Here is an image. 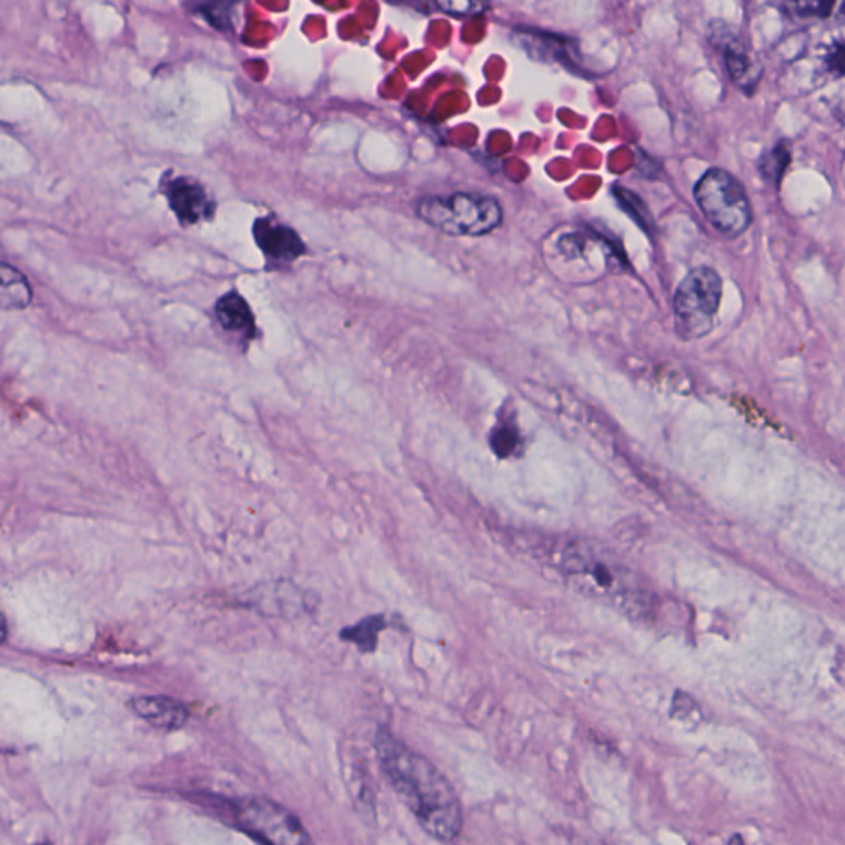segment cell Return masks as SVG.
Wrapping results in <instances>:
<instances>
[{"mask_svg": "<svg viewBox=\"0 0 845 845\" xmlns=\"http://www.w3.org/2000/svg\"><path fill=\"white\" fill-rule=\"evenodd\" d=\"M7 640V621L3 614L0 613V644L6 643Z\"/></svg>", "mask_w": 845, "mask_h": 845, "instance_id": "cell-21", "label": "cell"}, {"mask_svg": "<svg viewBox=\"0 0 845 845\" xmlns=\"http://www.w3.org/2000/svg\"><path fill=\"white\" fill-rule=\"evenodd\" d=\"M714 42L724 53L726 70H728L732 80L748 93L755 90L756 83L762 77V68L753 57L752 50L738 37L733 36L726 26L722 29L715 27V36L712 37V43Z\"/></svg>", "mask_w": 845, "mask_h": 845, "instance_id": "cell-10", "label": "cell"}, {"mask_svg": "<svg viewBox=\"0 0 845 845\" xmlns=\"http://www.w3.org/2000/svg\"><path fill=\"white\" fill-rule=\"evenodd\" d=\"M695 202L712 227L736 239L752 225V207L742 183L724 169H711L694 189Z\"/></svg>", "mask_w": 845, "mask_h": 845, "instance_id": "cell-4", "label": "cell"}, {"mask_svg": "<svg viewBox=\"0 0 845 845\" xmlns=\"http://www.w3.org/2000/svg\"><path fill=\"white\" fill-rule=\"evenodd\" d=\"M519 443H521V440H519L517 427L509 423H501L497 427H494L491 444L492 450H494V453L499 457H509L511 454H514Z\"/></svg>", "mask_w": 845, "mask_h": 845, "instance_id": "cell-17", "label": "cell"}, {"mask_svg": "<svg viewBox=\"0 0 845 845\" xmlns=\"http://www.w3.org/2000/svg\"><path fill=\"white\" fill-rule=\"evenodd\" d=\"M789 161L791 154L789 151H787L786 145H776L775 151L769 152V154L763 159V175H765V178L779 181V179H782L783 171H785L787 164H789Z\"/></svg>", "mask_w": 845, "mask_h": 845, "instance_id": "cell-19", "label": "cell"}, {"mask_svg": "<svg viewBox=\"0 0 845 845\" xmlns=\"http://www.w3.org/2000/svg\"><path fill=\"white\" fill-rule=\"evenodd\" d=\"M416 215L450 237H483L502 223V207L494 197L476 192L427 195L416 205Z\"/></svg>", "mask_w": 845, "mask_h": 845, "instance_id": "cell-3", "label": "cell"}, {"mask_svg": "<svg viewBox=\"0 0 845 845\" xmlns=\"http://www.w3.org/2000/svg\"><path fill=\"white\" fill-rule=\"evenodd\" d=\"M386 623L383 616H372L362 620L355 626L342 631L341 637L349 643L355 644L362 653H373L379 643L380 631L385 630Z\"/></svg>", "mask_w": 845, "mask_h": 845, "instance_id": "cell-15", "label": "cell"}, {"mask_svg": "<svg viewBox=\"0 0 845 845\" xmlns=\"http://www.w3.org/2000/svg\"><path fill=\"white\" fill-rule=\"evenodd\" d=\"M787 2L796 16L827 19L833 16L837 0H787Z\"/></svg>", "mask_w": 845, "mask_h": 845, "instance_id": "cell-18", "label": "cell"}, {"mask_svg": "<svg viewBox=\"0 0 845 845\" xmlns=\"http://www.w3.org/2000/svg\"><path fill=\"white\" fill-rule=\"evenodd\" d=\"M614 197H616L617 202H620V205L623 207L624 210H627L637 222H641V225H643V222H646L647 210L646 207H644V203L641 202L640 197L634 195L630 190L620 189V187L614 189Z\"/></svg>", "mask_w": 845, "mask_h": 845, "instance_id": "cell-20", "label": "cell"}, {"mask_svg": "<svg viewBox=\"0 0 845 845\" xmlns=\"http://www.w3.org/2000/svg\"><path fill=\"white\" fill-rule=\"evenodd\" d=\"M215 315L219 324L230 334L253 338L256 332L253 311L239 291H229L217 301Z\"/></svg>", "mask_w": 845, "mask_h": 845, "instance_id": "cell-13", "label": "cell"}, {"mask_svg": "<svg viewBox=\"0 0 845 845\" xmlns=\"http://www.w3.org/2000/svg\"><path fill=\"white\" fill-rule=\"evenodd\" d=\"M724 283L708 266L695 268L678 284L674 294L675 329L684 339H702L714 329L721 308Z\"/></svg>", "mask_w": 845, "mask_h": 845, "instance_id": "cell-5", "label": "cell"}, {"mask_svg": "<svg viewBox=\"0 0 845 845\" xmlns=\"http://www.w3.org/2000/svg\"><path fill=\"white\" fill-rule=\"evenodd\" d=\"M517 40L535 60L545 61V63L555 61L575 73H583V68L580 67V52L572 39L544 32V30L519 29Z\"/></svg>", "mask_w": 845, "mask_h": 845, "instance_id": "cell-9", "label": "cell"}, {"mask_svg": "<svg viewBox=\"0 0 845 845\" xmlns=\"http://www.w3.org/2000/svg\"><path fill=\"white\" fill-rule=\"evenodd\" d=\"M131 708L138 717L161 730H178L189 722V711L175 698L144 695L132 698Z\"/></svg>", "mask_w": 845, "mask_h": 845, "instance_id": "cell-11", "label": "cell"}, {"mask_svg": "<svg viewBox=\"0 0 845 845\" xmlns=\"http://www.w3.org/2000/svg\"><path fill=\"white\" fill-rule=\"evenodd\" d=\"M437 9L451 17H477L483 16L485 10L491 7L489 0H434Z\"/></svg>", "mask_w": 845, "mask_h": 845, "instance_id": "cell-16", "label": "cell"}, {"mask_svg": "<svg viewBox=\"0 0 845 845\" xmlns=\"http://www.w3.org/2000/svg\"><path fill=\"white\" fill-rule=\"evenodd\" d=\"M164 195L169 207L182 225H197L215 215V202L207 193L202 183L190 178L169 179L164 183Z\"/></svg>", "mask_w": 845, "mask_h": 845, "instance_id": "cell-7", "label": "cell"}, {"mask_svg": "<svg viewBox=\"0 0 845 845\" xmlns=\"http://www.w3.org/2000/svg\"><path fill=\"white\" fill-rule=\"evenodd\" d=\"M32 298L29 280L17 268L0 263V311L29 308Z\"/></svg>", "mask_w": 845, "mask_h": 845, "instance_id": "cell-14", "label": "cell"}, {"mask_svg": "<svg viewBox=\"0 0 845 845\" xmlns=\"http://www.w3.org/2000/svg\"><path fill=\"white\" fill-rule=\"evenodd\" d=\"M375 750L380 768L424 833L440 843H453L463 829V809L446 776L389 730H379Z\"/></svg>", "mask_w": 845, "mask_h": 845, "instance_id": "cell-1", "label": "cell"}, {"mask_svg": "<svg viewBox=\"0 0 845 845\" xmlns=\"http://www.w3.org/2000/svg\"><path fill=\"white\" fill-rule=\"evenodd\" d=\"M305 593H302L296 586L288 583H278V585H266L256 589V595H251V602L268 616H291L300 614L301 610H308L309 603H305Z\"/></svg>", "mask_w": 845, "mask_h": 845, "instance_id": "cell-12", "label": "cell"}, {"mask_svg": "<svg viewBox=\"0 0 845 845\" xmlns=\"http://www.w3.org/2000/svg\"><path fill=\"white\" fill-rule=\"evenodd\" d=\"M570 582L595 598L636 611L644 606V596L636 579L613 555L596 544H573L565 553Z\"/></svg>", "mask_w": 845, "mask_h": 845, "instance_id": "cell-2", "label": "cell"}, {"mask_svg": "<svg viewBox=\"0 0 845 845\" xmlns=\"http://www.w3.org/2000/svg\"><path fill=\"white\" fill-rule=\"evenodd\" d=\"M253 237L264 256L280 261V263H293V261L304 256L305 251H308L296 230L276 222L270 217L256 219L253 225Z\"/></svg>", "mask_w": 845, "mask_h": 845, "instance_id": "cell-8", "label": "cell"}, {"mask_svg": "<svg viewBox=\"0 0 845 845\" xmlns=\"http://www.w3.org/2000/svg\"><path fill=\"white\" fill-rule=\"evenodd\" d=\"M235 823L240 829L254 841L274 845H302L311 843L308 831L300 817L290 809L264 799V797H244L235 804Z\"/></svg>", "mask_w": 845, "mask_h": 845, "instance_id": "cell-6", "label": "cell"}]
</instances>
